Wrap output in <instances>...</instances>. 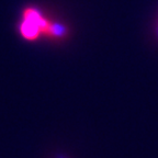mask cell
I'll list each match as a JSON object with an SVG mask.
<instances>
[{
	"label": "cell",
	"instance_id": "obj_1",
	"mask_svg": "<svg viewBox=\"0 0 158 158\" xmlns=\"http://www.w3.org/2000/svg\"><path fill=\"white\" fill-rule=\"evenodd\" d=\"M20 34L27 41H35L41 34L52 37H62L66 34V29L63 25L55 24L45 19L39 10L27 8L22 15L20 23Z\"/></svg>",
	"mask_w": 158,
	"mask_h": 158
}]
</instances>
